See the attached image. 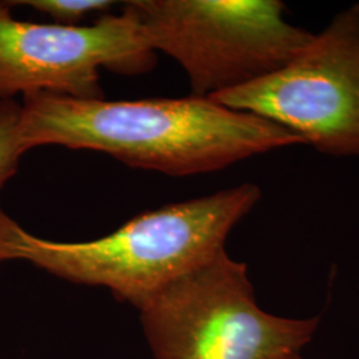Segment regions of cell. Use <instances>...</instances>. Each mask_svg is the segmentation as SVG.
Returning <instances> with one entry per match:
<instances>
[{
    "label": "cell",
    "mask_w": 359,
    "mask_h": 359,
    "mask_svg": "<svg viewBox=\"0 0 359 359\" xmlns=\"http://www.w3.org/2000/svg\"><path fill=\"white\" fill-rule=\"evenodd\" d=\"M19 140L26 152L43 145L90 149L172 177L305 144L289 129L209 97L109 102L46 92L23 96Z\"/></svg>",
    "instance_id": "6da1fadb"
},
{
    "label": "cell",
    "mask_w": 359,
    "mask_h": 359,
    "mask_svg": "<svg viewBox=\"0 0 359 359\" xmlns=\"http://www.w3.org/2000/svg\"><path fill=\"white\" fill-rule=\"evenodd\" d=\"M261 196L258 185L246 182L144 212L102 238L80 243L40 238L0 208V262L27 261L67 281L107 287L139 308L225 250L229 233Z\"/></svg>",
    "instance_id": "7a4b0ae2"
},
{
    "label": "cell",
    "mask_w": 359,
    "mask_h": 359,
    "mask_svg": "<svg viewBox=\"0 0 359 359\" xmlns=\"http://www.w3.org/2000/svg\"><path fill=\"white\" fill-rule=\"evenodd\" d=\"M137 309L156 359H286L320 325L316 317L285 318L259 308L246 265L226 250Z\"/></svg>",
    "instance_id": "3957f363"
},
{
    "label": "cell",
    "mask_w": 359,
    "mask_h": 359,
    "mask_svg": "<svg viewBox=\"0 0 359 359\" xmlns=\"http://www.w3.org/2000/svg\"><path fill=\"white\" fill-rule=\"evenodd\" d=\"M126 6L149 47L181 65L197 97L277 72L314 36L283 18L278 0H130Z\"/></svg>",
    "instance_id": "277c9868"
},
{
    "label": "cell",
    "mask_w": 359,
    "mask_h": 359,
    "mask_svg": "<svg viewBox=\"0 0 359 359\" xmlns=\"http://www.w3.org/2000/svg\"><path fill=\"white\" fill-rule=\"evenodd\" d=\"M209 99L289 129L321 154L359 157V3L277 72Z\"/></svg>",
    "instance_id": "5b68a950"
},
{
    "label": "cell",
    "mask_w": 359,
    "mask_h": 359,
    "mask_svg": "<svg viewBox=\"0 0 359 359\" xmlns=\"http://www.w3.org/2000/svg\"><path fill=\"white\" fill-rule=\"evenodd\" d=\"M156 62L126 3L121 13H104L90 26H60L18 20L0 1V100L36 92L102 100V69L140 75Z\"/></svg>",
    "instance_id": "8992f818"
},
{
    "label": "cell",
    "mask_w": 359,
    "mask_h": 359,
    "mask_svg": "<svg viewBox=\"0 0 359 359\" xmlns=\"http://www.w3.org/2000/svg\"><path fill=\"white\" fill-rule=\"evenodd\" d=\"M22 103L0 100V191L18 173L22 156L26 154L19 140Z\"/></svg>",
    "instance_id": "52a82bcc"
},
{
    "label": "cell",
    "mask_w": 359,
    "mask_h": 359,
    "mask_svg": "<svg viewBox=\"0 0 359 359\" xmlns=\"http://www.w3.org/2000/svg\"><path fill=\"white\" fill-rule=\"evenodd\" d=\"M11 7L25 6L47 15L55 25L79 26L90 13H105L114 7L111 0H13Z\"/></svg>",
    "instance_id": "ba28073f"
},
{
    "label": "cell",
    "mask_w": 359,
    "mask_h": 359,
    "mask_svg": "<svg viewBox=\"0 0 359 359\" xmlns=\"http://www.w3.org/2000/svg\"><path fill=\"white\" fill-rule=\"evenodd\" d=\"M286 359H302L299 357V354H294V355H292V357H289V358Z\"/></svg>",
    "instance_id": "9c48e42d"
}]
</instances>
